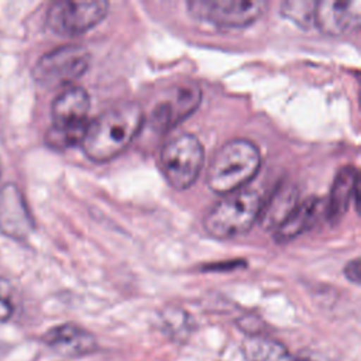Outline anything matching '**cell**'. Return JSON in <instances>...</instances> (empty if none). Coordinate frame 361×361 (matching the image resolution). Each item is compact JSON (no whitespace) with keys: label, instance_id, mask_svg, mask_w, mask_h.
<instances>
[{"label":"cell","instance_id":"obj_1","mask_svg":"<svg viewBox=\"0 0 361 361\" xmlns=\"http://www.w3.org/2000/svg\"><path fill=\"white\" fill-rule=\"evenodd\" d=\"M144 121L135 102H118L87 123L80 147L94 162H107L128 148Z\"/></svg>","mask_w":361,"mask_h":361},{"label":"cell","instance_id":"obj_2","mask_svg":"<svg viewBox=\"0 0 361 361\" xmlns=\"http://www.w3.org/2000/svg\"><path fill=\"white\" fill-rule=\"evenodd\" d=\"M259 165L261 154L254 142L244 138L230 140L213 154L206 183L210 190L224 196L245 188L257 175Z\"/></svg>","mask_w":361,"mask_h":361},{"label":"cell","instance_id":"obj_3","mask_svg":"<svg viewBox=\"0 0 361 361\" xmlns=\"http://www.w3.org/2000/svg\"><path fill=\"white\" fill-rule=\"evenodd\" d=\"M262 199L255 189L243 188L224 195L203 219L206 233L219 240L245 234L258 221Z\"/></svg>","mask_w":361,"mask_h":361},{"label":"cell","instance_id":"obj_4","mask_svg":"<svg viewBox=\"0 0 361 361\" xmlns=\"http://www.w3.org/2000/svg\"><path fill=\"white\" fill-rule=\"evenodd\" d=\"M203 161L204 149L200 140L190 133H180L165 141L158 165L168 185L185 190L199 178Z\"/></svg>","mask_w":361,"mask_h":361},{"label":"cell","instance_id":"obj_5","mask_svg":"<svg viewBox=\"0 0 361 361\" xmlns=\"http://www.w3.org/2000/svg\"><path fill=\"white\" fill-rule=\"evenodd\" d=\"M90 52L79 44H66L44 54L32 68L34 80L45 89L66 87L89 68Z\"/></svg>","mask_w":361,"mask_h":361},{"label":"cell","instance_id":"obj_6","mask_svg":"<svg viewBox=\"0 0 361 361\" xmlns=\"http://www.w3.org/2000/svg\"><path fill=\"white\" fill-rule=\"evenodd\" d=\"M109 11L104 0H62L47 11V24L58 35H79L99 24Z\"/></svg>","mask_w":361,"mask_h":361},{"label":"cell","instance_id":"obj_7","mask_svg":"<svg viewBox=\"0 0 361 361\" xmlns=\"http://www.w3.org/2000/svg\"><path fill=\"white\" fill-rule=\"evenodd\" d=\"M267 8L262 0H193L188 3L189 13L210 24L240 28L252 24Z\"/></svg>","mask_w":361,"mask_h":361},{"label":"cell","instance_id":"obj_8","mask_svg":"<svg viewBox=\"0 0 361 361\" xmlns=\"http://www.w3.org/2000/svg\"><path fill=\"white\" fill-rule=\"evenodd\" d=\"M202 100V90L195 82L176 85L166 99L159 102L151 114L154 128L168 131L190 116Z\"/></svg>","mask_w":361,"mask_h":361},{"label":"cell","instance_id":"obj_9","mask_svg":"<svg viewBox=\"0 0 361 361\" xmlns=\"http://www.w3.org/2000/svg\"><path fill=\"white\" fill-rule=\"evenodd\" d=\"M34 228L21 190L11 182L0 188V231L13 240L24 241Z\"/></svg>","mask_w":361,"mask_h":361},{"label":"cell","instance_id":"obj_10","mask_svg":"<svg viewBox=\"0 0 361 361\" xmlns=\"http://www.w3.org/2000/svg\"><path fill=\"white\" fill-rule=\"evenodd\" d=\"M361 24L360 0H323L316 3L314 25L329 35H343Z\"/></svg>","mask_w":361,"mask_h":361},{"label":"cell","instance_id":"obj_11","mask_svg":"<svg viewBox=\"0 0 361 361\" xmlns=\"http://www.w3.org/2000/svg\"><path fill=\"white\" fill-rule=\"evenodd\" d=\"M42 341L54 353L68 358L85 357L99 350L96 337L75 323H62L49 329L42 336Z\"/></svg>","mask_w":361,"mask_h":361},{"label":"cell","instance_id":"obj_12","mask_svg":"<svg viewBox=\"0 0 361 361\" xmlns=\"http://www.w3.org/2000/svg\"><path fill=\"white\" fill-rule=\"evenodd\" d=\"M90 97L87 92L78 85L63 87L52 102V126L80 127L89 123L87 113Z\"/></svg>","mask_w":361,"mask_h":361},{"label":"cell","instance_id":"obj_13","mask_svg":"<svg viewBox=\"0 0 361 361\" xmlns=\"http://www.w3.org/2000/svg\"><path fill=\"white\" fill-rule=\"evenodd\" d=\"M350 203L358 206V171L347 165L341 168L331 185L330 196L326 200V217L337 223L345 214Z\"/></svg>","mask_w":361,"mask_h":361},{"label":"cell","instance_id":"obj_14","mask_svg":"<svg viewBox=\"0 0 361 361\" xmlns=\"http://www.w3.org/2000/svg\"><path fill=\"white\" fill-rule=\"evenodd\" d=\"M322 214H326V200L313 196L299 202L285 221L274 231V238L278 243L290 241L312 228Z\"/></svg>","mask_w":361,"mask_h":361},{"label":"cell","instance_id":"obj_15","mask_svg":"<svg viewBox=\"0 0 361 361\" xmlns=\"http://www.w3.org/2000/svg\"><path fill=\"white\" fill-rule=\"evenodd\" d=\"M299 203V192L292 182H281L268 197L262 202L258 223L265 230L275 231L285 219L292 213V210Z\"/></svg>","mask_w":361,"mask_h":361},{"label":"cell","instance_id":"obj_16","mask_svg":"<svg viewBox=\"0 0 361 361\" xmlns=\"http://www.w3.org/2000/svg\"><path fill=\"white\" fill-rule=\"evenodd\" d=\"M243 354L247 361H310L290 354L285 344L262 334L248 336L243 343Z\"/></svg>","mask_w":361,"mask_h":361},{"label":"cell","instance_id":"obj_17","mask_svg":"<svg viewBox=\"0 0 361 361\" xmlns=\"http://www.w3.org/2000/svg\"><path fill=\"white\" fill-rule=\"evenodd\" d=\"M86 126L80 127H58L51 126L45 133V142L54 149H66L79 145L83 140Z\"/></svg>","mask_w":361,"mask_h":361},{"label":"cell","instance_id":"obj_18","mask_svg":"<svg viewBox=\"0 0 361 361\" xmlns=\"http://www.w3.org/2000/svg\"><path fill=\"white\" fill-rule=\"evenodd\" d=\"M316 1L312 0H288L281 4V14L300 28L314 25Z\"/></svg>","mask_w":361,"mask_h":361},{"label":"cell","instance_id":"obj_19","mask_svg":"<svg viewBox=\"0 0 361 361\" xmlns=\"http://www.w3.org/2000/svg\"><path fill=\"white\" fill-rule=\"evenodd\" d=\"M162 320L166 331L173 340L183 341L192 333V319L182 309H166L162 314Z\"/></svg>","mask_w":361,"mask_h":361},{"label":"cell","instance_id":"obj_20","mask_svg":"<svg viewBox=\"0 0 361 361\" xmlns=\"http://www.w3.org/2000/svg\"><path fill=\"white\" fill-rule=\"evenodd\" d=\"M14 314L11 283L0 276V323H6Z\"/></svg>","mask_w":361,"mask_h":361},{"label":"cell","instance_id":"obj_21","mask_svg":"<svg viewBox=\"0 0 361 361\" xmlns=\"http://www.w3.org/2000/svg\"><path fill=\"white\" fill-rule=\"evenodd\" d=\"M344 276L355 285L360 283V259L358 258H354L345 264Z\"/></svg>","mask_w":361,"mask_h":361},{"label":"cell","instance_id":"obj_22","mask_svg":"<svg viewBox=\"0 0 361 361\" xmlns=\"http://www.w3.org/2000/svg\"><path fill=\"white\" fill-rule=\"evenodd\" d=\"M0 176H1V166H0Z\"/></svg>","mask_w":361,"mask_h":361}]
</instances>
